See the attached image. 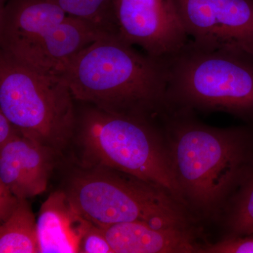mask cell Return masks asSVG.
I'll return each mask as SVG.
<instances>
[{"label": "cell", "mask_w": 253, "mask_h": 253, "mask_svg": "<svg viewBox=\"0 0 253 253\" xmlns=\"http://www.w3.org/2000/svg\"><path fill=\"white\" fill-rule=\"evenodd\" d=\"M76 102L116 114L158 118L166 108L165 60L117 34L104 35L68 63L61 74Z\"/></svg>", "instance_id": "6da1fadb"}, {"label": "cell", "mask_w": 253, "mask_h": 253, "mask_svg": "<svg viewBox=\"0 0 253 253\" xmlns=\"http://www.w3.org/2000/svg\"><path fill=\"white\" fill-rule=\"evenodd\" d=\"M161 117L170 133L169 152L183 196L212 211L253 168V129L210 127L181 109Z\"/></svg>", "instance_id": "7a4b0ae2"}, {"label": "cell", "mask_w": 253, "mask_h": 253, "mask_svg": "<svg viewBox=\"0 0 253 253\" xmlns=\"http://www.w3.org/2000/svg\"><path fill=\"white\" fill-rule=\"evenodd\" d=\"M78 104L73 139L81 147L84 166L117 169L180 199L182 192L169 150L155 124L156 118L108 113Z\"/></svg>", "instance_id": "3957f363"}, {"label": "cell", "mask_w": 253, "mask_h": 253, "mask_svg": "<svg viewBox=\"0 0 253 253\" xmlns=\"http://www.w3.org/2000/svg\"><path fill=\"white\" fill-rule=\"evenodd\" d=\"M166 104L179 109L226 111L253 122V56L189 41L165 59Z\"/></svg>", "instance_id": "277c9868"}, {"label": "cell", "mask_w": 253, "mask_h": 253, "mask_svg": "<svg viewBox=\"0 0 253 253\" xmlns=\"http://www.w3.org/2000/svg\"><path fill=\"white\" fill-rule=\"evenodd\" d=\"M106 34L49 0H9L0 7V52L42 73L61 76Z\"/></svg>", "instance_id": "5b68a950"}, {"label": "cell", "mask_w": 253, "mask_h": 253, "mask_svg": "<svg viewBox=\"0 0 253 253\" xmlns=\"http://www.w3.org/2000/svg\"><path fill=\"white\" fill-rule=\"evenodd\" d=\"M76 104L61 76L0 52V112L23 136L61 154L74 137Z\"/></svg>", "instance_id": "8992f818"}, {"label": "cell", "mask_w": 253, "mask_h": 253, "mask_svg": "<svg viewBox=\"0 0 253 253\" xmlns=\"http://www.w3.org/2000/svg\"><path fill=\"white\" fill-rule=\"evenodd\" d=\"M84 166L64 192L86 220L101 227L139 221L158 229L184 228L185 218L165 190L112 168Z\"/></svg>", "instance_id": "52a82bcc"}, {"label": "cell", "mask_w": 253, "mask_h": 253, "mask_svg": "<svg viewBox=\"0 0 253 253\" xmlns=\"http://www.w3.org/2000/svg\"><path fill=\"white\" fill-rule=\"evenodd\" d=\"M116 34L156 59L182 49L189 37L174 0H113Z\"/></svg>", "instance_id": "ba28073f"}, {"label": "cell", "mask_w": 253, "mask_h": 253, "mask_svg": "<svg viewBox=\"0 0 253 253\" xmlns=\"http://www.w3.org/2000/svg\"><path fill=\"white\" fill-rule=\"evenodd\" d=\"M190 41L253 56V0H174Z\"/></svg>", "instance_id": "9c48e42d"}, {"label": "cell", "mask_w": 253, "mask_h": 253, "mask_svg": "<svg viewBox=\"0 0 253 253\" xmlns=\"http://www.w3.org/2000/svg\"><path fill=\"white\" fill-rule=\"evenodd\" d=\"M58 156L21 134L0 149V183L18 199L38 196L46 191Z\"/></svg>", "instance_id": "30bf717a"}, {"label": "cell", "mask_w": 253, "mask_h": 253, "mask_svg": "<svg viewBox=\"0 0 253 253\" xmlns=\"http://www.w3.org/2000/svg\"><path fill=\"white\" fill-rule=\"evenodd\" d=\"M87 222L73 208L64 191L50 194L37 219L40 253H79Z\"/></svg>", "instance_id": "8fae6325"}, {"label": "cell", "mask_w": 253, "mask_h": 253, "mask_svg": "<svg viewBox=\"0 0 253 253\" xmlns=\"http://www.w3.org/2000/svg\"><path fill=\"white\" fill-rule=\"evenodd\" d=\"M101 228L114 253H189L201 250L184 228L158 229L139 221Z\"/></svg>", "instance_id": "7c38bea8"}, {"label": "cell", "mask_w": 253, "mask_h": 253, "mask_svg": "<svg viewBox=\"0 0 253 253\" xmlns=\"http://www.w3.org/2000/svg\"><path fill=\"white\" fill-rule=\"evenodd\" d=\"M0 253H40L37 220L27 199H19L14 211L1 222Z\"/></svg>", "instance_id": "4fadbf2b"}, {"label": "cell", "mask_w": 253, "mask_h": 253, "mask_svg": "<svg viewBox=\"0 0 253 253\" xmlns=\"http://www.w3.org/2000/svg\"><path fill=\"white\" fill-rule=\"evenodd\" d=\"M68 14L83 20L107 34H116L113 0H49Z\"/></svg>", "instance_id": "5bb4252c"}, {"label": "cell", "mask_w": 253, "mask_h": 253, "mask_svg": "<svg viewBox=\"0 0 253 253\" xmlns=\"http://www.w3.org/2000/svg\"><path fill=\"white\" fill-rule=\"evenodd\" d=\"M239 186L231 208L229 225L234 236H249L253 234V168Z\"/></svg>", "instance_id": "9a60e30c"}, {"label": "cell", "mask_w": 253, "mask_h": 253, "mask_svg": "<svg viewBox=\"0 0 253 253\" xmlns=\"http://www.w3.org/2000/svg\"><path fill=\"white\" fill-rule=\"evenodd\" d=\"M79 253H114L102 228L89 221L82 236Z\"/></svg>", "instance_id": "2e32d148"}, {"label": "cell", "mask_w": 253, "mask_h": 253, "mask_svg": "<svg viewBox=\"0 0 253 253\" xmlns=\"http://www.w3.org/2000/svg\"><path fill=\"white\" fill-rule=\"evenodd\" d=\"M200 253H253V237L234 236L217 244L201 249Z\"/></svg>", "instance_id": "e0dca14e"}, {"label": "cell", "mask_w": 253, "mask_h": 253, "mask_svg": "<svg viewBox=\"0 0 253 253\" xmlns=\"http://www.w3.org/2000/svg\"><path fill=\"white\" fill-rule=\"evenodd\" d=\"M0 219L2 222L6 220L14 211L19 199L6 186L0 183Z\"/></svg>", "instance_id": "ac0fdd59"}, {"label": "cell", "mask_w": 253, "mask_h": 253, "mask_svg": "<svg viewBox=\"0 0 253 253\" xmlns=\"http://www.w3.org/2000/svg\"><path fill=\"white\" fill-rule=\"evenodd\" d=\"M21 134L16 126L2 113L0 112V149Z\"/></svg>", "instance_id": "d6986e66"}, {"label": "cell", "mask_w": 253, "mask_h": 253, "mask_svg": "<svg viewBox=\"0 0 253 253\" xmlns=\"http://www.w3.org/2000/svg\"><path fill=\"white\" fill-rule=\"evenodd\" d=\"M8 1H9V0H0V7L4 6Z\"/></svg>", "instance_id": "ffe728a7"}]
</instances>
